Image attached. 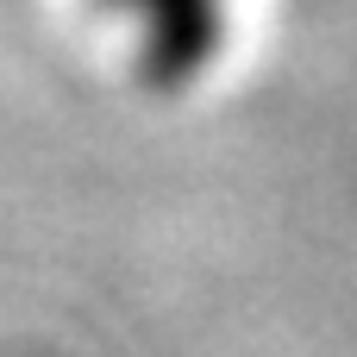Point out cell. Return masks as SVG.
<instances>
[{
  "mask_svg": "<svg viewBox=\"0 0 357 357\" xmlns=\"http://www.w3.org/2000/svg\"><path fill=\"white\" fill-rule=\"evenodd\" d=\"M151 88H188L232 31V0H94Z\"/></svg>",
  "mask_w": 357,
  "mask_h": 357,
  "instance_id": "6da1fadb",
  "label": "cell"
}]
</instances>
